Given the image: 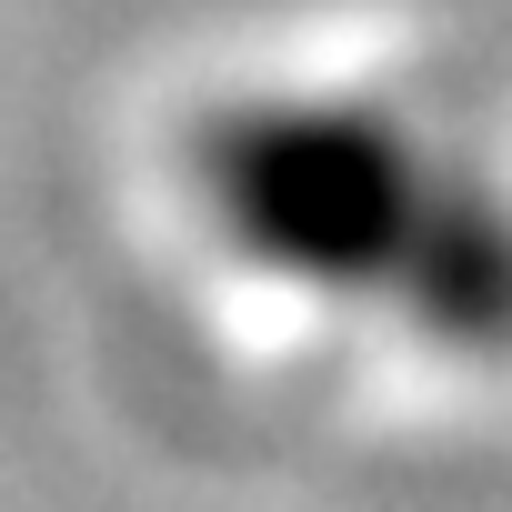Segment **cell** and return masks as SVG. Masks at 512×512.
<instances>
[{
    "mask_svg": "<svg viewBox=\"0 0 512 512\" xmlns=\"http://www.w3.org/2000/svg\"><path fill=\"white\" fill-rule=\"evenodd\" d=\"M201 191L282 282L372 292L452 352H512V201L372 101H251L211 121Z\"/></svg>",
    "mask_w": 512,
    "mask_h": 512,
    "instance_id": "cell-1",
    "label": "cell"
}]
</instances>
